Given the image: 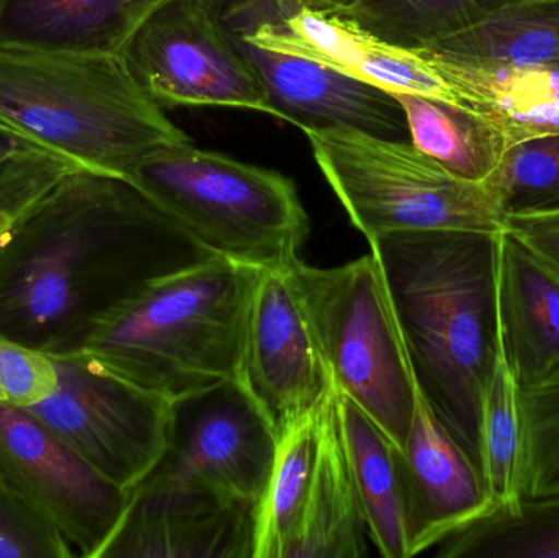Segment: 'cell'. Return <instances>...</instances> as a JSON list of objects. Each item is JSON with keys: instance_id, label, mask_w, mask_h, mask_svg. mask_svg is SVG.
Returning <instances> with one entry per match:
<instances>
[{"instance_id": "obj_1", "label": "cell", "mask_w": 559, "mask_h": 558, "mask_svg": "<svg viewBox=\"0 0 559 558\" xmlns=\"http://www.w3.org/2000/svg\"><path fill=\"white\" fill-rule=\"evenodd\" d=\"M210 256L130 180L74 170L0 245V333L79 353L118 305Z\"/></svg>"}, {"instance_id": "obj_2", "label": "cell", "mask_w": 559, "mask_h": 558, "mask_svg": "<svg viewBox=\"0 0 559 558\" xmlns=\"http://www.w3.org/2000/svg\"><path fill=\"white\" fill-rule=\"evenodd\" d=\"M499 233L397 231L368 241L417 389L479 474L483 400L501 356Z\"/></svg>"}, {"instance_id": "obj_3", "label": "cell", "mask_w": 559, "mask_h": 558, "mask_svg": "<svg viewBox=\"0 0 559 558\" xmlns=\"http://www.w3.org/2000/svg\"><path fill=\"white\" fill-rule=\"evenodd\" d=\"M259 269L210 256L111 310L79 353L167 402L241 376Z\"/></svg>"}, {"instance_id": "obj_4", "label": "cell", "mask_w": 559, "mask_h": 558, "mask_svg": "<svg viewBox=\"0 0 559 558\" xmlns=\"http://www.w3.org/2000/svg\"><path fill=\"white\" fill-rule=\"evenodd\" d=\"M0 120L85 169L121 179L156 151L192 141L121 56L0 48Z\"/></svg>"}, {"instance_id": "obj_5", "label": "cell", "mask_w": 559, "mask_h": 558, "mask_svg": "<svg viewBox=\"0 0 559 558\" xmlns=\"http://www.w3.org/2000/svg\"><path fill=\"white\" fill-rule=\"evenodd\" d=\"M127 180L213 256L259 271L288 268L309 235L292 179L193 141L156 151Z\"/></svg>"}, {"instance_id": "obj_6", "label": "cell", "mask_w": 559, "mask_h": 558, "mask_svg": "<svg viewBox=\"0 0 559 558\" xmlns=\"http://www.w3.org/2000/svg\"><path fill=\"white\" fill-rule=\"evenodd\" d=\"M286 269L314 328L335 392L354 402L403 451L417 385L373 252L328 269L298 258Z\"/></svg>"}, {"instance_id": "obj_7", "label": "cell", "mask_w": 559, "mask_h": 558, "mask_svg": "<svg viewBox=\"0 0 559 558\" xmlns=\"http://www.w3.org/2000/svg\"><path fill=\"white\" fill-rule=\"evenodd\" d=\"M301 131L352 225L368 241L397 231L504 229V212L488 183L455 176L413 143L347 128Z\"/></svg>"}, {"instance_id": "obj_8", "label": "cell", "mask_w": 559, "mask_h": 558, "mask_svg": "<svg viewBox=\"0 0 559 558\" xmlns=\"http://www.w3.org/2000/svg\"><path fill=\"white\" fill-rule=\"evenodd\" d=\"M134 81L160 107H222L275 117L267 88L212 0H164L121 52Z\"/></svg>"}, {"instance_id": "obj_9", "label": "cell", "mask_w": 559, "mask_h": 558, "mask_svg": "<svg viewBox=\"0 0 559 558\" xmlns=\"http://www.w3.org/2000/svg\"><path fill=\"white\" fill-rule=\"evenodd\" d=\"M52 359L58 390L23 409L111 484L134 490L166 451L173 402L115 376L84 353Z\"/></svg>"}, {"instance_id": "obj_10", "label": "cell", "mask_w": 559, "mask_h": 558, "mask_svg": "<svg viewBox=\"0 0 559 558\" xmlns=\"http://www.w3.org/2000/svg\"><path fill=\"white\" fill-rule=\"evenodd\" d=\"M0 475L74 550L104 558L133 501L32 413L0 405Z\"/></svg>"}, {"instance_id": "obj_11", "label": "cell", "mask_w": 559, "mask_h": 558, "mask_svg": "<svg viewBox=\"0 0 559 558\" xmlns=\"http://www.w3.org/2000/svg\"><path fill=\"white\" fill-rule=\"evenodd\" d=\"M277 444V431L241 380H229L170 403L166 451L153 471L259 504Z\"/></svg>"}, {"instance_id": "obj_12", "label": "cell", "mask_w": 559, "mask_h": 558, "mask_svg": "<svg viewBox=\"0 0 559 558\" xmlns=\"http://www.w3.org/2000/svg\"><path fill=\"white\" fill-rule=\"evenodd\" d=\"M239 380L277 435L335 392L314 328L286 268L259 275Z\"/></svg>"}, {"instance_id": "obj_13", "label": "cell", "mask_w": 559, "mask_h": 558, "mask_svg": "<svg viewBox=\"0 0 559 558\" xmlns=\"http://www.w3.org/2000/svg\"><path fill=\"white\" fill-rule=\"evenodd\" d=\"M258 504L153 471L104 558H254Z\"/></svg>"}, {"instance_id": "obj_14", "label": "cell", "mask_w": 559, "mask_h": 558, "mask_svg": "<svg viewBox=\"0 0 559 558\" xmlns=\"http://www.w3.org/2000/svg\"><path fill=\"white\" fill-rule=\"evenodd\" d=\"M226 32L267 88L275 118L299 130L347 128L411 143L403 107L386 88L302 56L265 48L228 28Z\"/></svg>"}, {"instance_id": "obj_15", "label": "cell", "mask_w": 559, "mask_h": 558, "mask_svg": "<svg viewBox=\"0 0 559 558\" xmlns=\"http://www.w3.org/2000/svg\"><path fill=\"white\" fill-rule=\"evenodd\" d=\"M397 461L409 558L491 513L481 474L440 425L419 389L413 425Z\"/></svg>"}, {"instance_id": "obj_16", "label": "cell", "mask_w": 559, "mask_h": 558, "mask_svg": "<svg viewBox=\"0 0 559 558\" xmlns=\"http://www.w3.org/2000/svg\"><path fill=\"white\" fill-rule=\"evenodd\" d=\"M463 107L481 115L508 147L559 136V66L515 64L419 46Z\"/></svg>"}, {"instance_id": "obj_17", "label": "cell", "mask_w": 559, "mask_h": 558, "mask_svg": "<svg viewBox=\"0 0 559 558\" xmlns=\"http://www.w3.org/2000/svg\"><path fill=\"white\" fill-rule=\"evenodd\" d=\"M498 313L501 351L519 385L559 366V275L506 229L499 233Z\"/></svg>"}, {"instance_id": "obj_18", "label": "cell", "mask_w": 559, "mask_h": 558, "mask_svg": "<svg viewBox=\"0 0 559 558\" xmlns=\"http://www.w3.org/2000/svg\"><path fill=\"white\" fill-rule=\"evenodd\" d=\"M164 0H0V48L121 56Z\"/></svg>"}, {"instance_id": "obj_19", "label": "cell", "mask_w": 559, "mask_h": 558, "mask_svg": "<svg viewBox=\"0 0 559 558\" xmlns=\"http://www.w3.org/2000/svg\"><path fill=\"white\" fill-rule=\"evenodd\" d=\"M367 541L370 537L342 441L334 393L318 467L286 558L367 557Z\"/></svg>"}, {"instance_id": "obj_20", "label": "cell", "mask_w": 559, "mask_h": 558, "mask_svg": "<svg viewBox=\"0 0 559 558\" xmlns=\"http://www.w3.org/2000/svg\"><path fill=\"white\" fill-rule=\"evenodd\" d=\"M335 409L368 537L380 556L409 558L400 449L354 402L337 392Z\"/></svg>"}, {"instance_id": "obj_21", "label": "cell", "mask_w": 559, "mask_h": 558, "mask_svg": "<svg viewBox=\"0 0 559 558\" xmlns=\"http://www.w3.org/2000/svg\"><path fill=\"white\" fill-rule=\"evenodd\" d=\"M334 393L324 405L278 435L274 467L258 504L254 558H286L318 467Z\"/></svg>"}, {"instance_id": "obj_22", "label": "cell", "mask_w": 559, "mask_h": 558, "mask_svg": "<svg viewBox=\"0 0 559 558\" xmlns=\"http://www.w3.org/2000/svg\"><path fill=\"white\" fill-rule=\"evenodd\" d=\"M403 107L411 143L462 179L486 183L509 150L504 136L462 105L391 92Z\"/></svg>"}, {"instance_id": "obj_23", "label": "cell", "mask_w": 559, "mask_h": 558, "mask_svg": "<svg viewBox=\"0 0 559 558\" xmlns=\"http://www.w3.org/2000/svg\"><path fill=\"white\" fill-rule=\"evenodd\" d=\"M424 46L488 61L559 66V2L502 0Z\"/></svg>"}, {"instance_id": "obj_24", "label": "cell", "mask_w": 559, "mask_h": 558, "mask_svg": "<svg viewBox=\"0 0 559 558\" xmlns=\"http://www.w3.org/2000/svg\"><path fill=\"white\" fill-rule=\"evenodd\" d=\"M440 558H559V494L492 510L439 544Z\"/></svg>"}, {"instance_id": "obj_25", "label": "cell", "mask_w": 559, "mask_h": 558, "mask_svg": "<svg viewBox=\"0 0 559 558\" xmlns=\"http://www.w3.org/2000/svg\"><path fill=\"white\" fill-rule=\"evenodd\" d=\"M524 428L521 385L499 356L481 413V477L492 510L512 511L524 500Z\"/></svg>"}, {"instance_id": "obj_26", "label": "cell", "mask_w": 559, "mask_h": 558, "mask_svg": "<svg viewBox=\"0 0 559 558\" xmlns=\"http://www.w3.org/2000/svg\"><path fill=\"white\" fill-rule=\"evenodd\" d=\"M496 5L492 0H365L342 15L390 43L424 46Z\"/></svg>"}, {"instance_id": "obj_27", "label": "cell", "mask_w": 559, "mask_h": 558, "mask_svg": "<svg viewBox=\"0 0 559 558\" xmlns=\"http://www.w3.org/2000/svg\"><path fill=\"white\" fill-rule=\"evenodd\" d=\"M486 183L504 216L559 209V136L534 138L509 147Z\"/></svg>"}, {"instance_id": "obj_28", "label": "cell", "mask_w": 559, "mask_h": 558, "mask_svg": "<svg viewBox=\"0 0 559 558\" xmlns=\"http://www.w3.org/2000/svg\"><path fill=\"white\" fill-rule=\"evenodd\" d=\"M525 498L559 494V366L521 389Z\"/></svg>"}, {"instance_id": "obj_29", "label": "cell", "mask_w": 559, "mask_h": 558, "mask_svg": "<svg viewBox=\"0 0 559 558\" xmlns=\"http://www.w3.org/2000/svg\"><path fill=\"white\" fill-rule=\"evenodd\" d=\"M85 169L0 120V197L36 205L62 177Z\"/></svg>"}, {"instance_id": "obj_30", "label": "cell", "mask_w": 559, "mask_h": 558, "mask_svg": "<svg viewBox=\"0 0 559 558\" xmlns=\"http://www.w3.org/2000/svg\"><path fill=\"white\" fill-rule=\"evenodd\" d=\"M58 385V367L49 354L0 333V405L32 408Z\"/></svg>"}, {"instance_id": "obj_31", "label": "cell", "mask_w": 559, "mask_h": 558, "mask_svg": "<svg viewBox=\"0 0 559 558\" xmlns=\"http://www.w3.org/2000/svg\"><path fill=\"white\" fill-rule=\"evenodd\" d=\"M74 550L0 475V558H72Z\"/></svg>"}, {"instance_id": "obj_32", "label": "cell", "mask_w": 559, "mask_h": 558, "mask_svg": "<svg viewBox=\"0 0 559 558\" xmlns=\"http://www.w3.org/2000/svg\"><path fill=\"white\" fill-rule=\"evenodd\" d=\"M504 229L559 275V209L508 215Z\"/></svg>"}, {"instance_id": "obj_33", "label": "cell", "mask_w": 559, "mask_h": 558, "mask_svg": "<svg viewBox=\"0 0 559 558\" xmlns=\"http://www.w3.org/2000/svg\"><path fill=\"white\" fill-rule=\"evenodd\" d=\"M35 205L16 202V200L3 199L0 197V245L9 238L16 223L29 212Z\"/></svg>"}, {"instance_id": "obj_34", "label": "cell", "mask_w": 559, "mask_h": 558, "mask_svg": "<svg viewBox=\"0 0 559 558\" xmlns=\"http://www.w3.org/2000/svg\"><path fill=\"white\" fill-rule=\"evenodd\" d=\"M296 2L312 9L325 10V12L347 13L365 0H296Z\"/></svg>"}, {"instance_id": "obj_35", "label": "cell", "mask_w": 559, "mask_h": 558, "mask_svg": "<svg viewBox=\"0 0 559 558\" xmlns=\"http://www.w3.org/2000/svg\"><path fill=\"white\" fill-rule=\"evenodd\" d=\"M521 2L540 3V2H559V0H521Z\"/></svg>"}]
</instances>
